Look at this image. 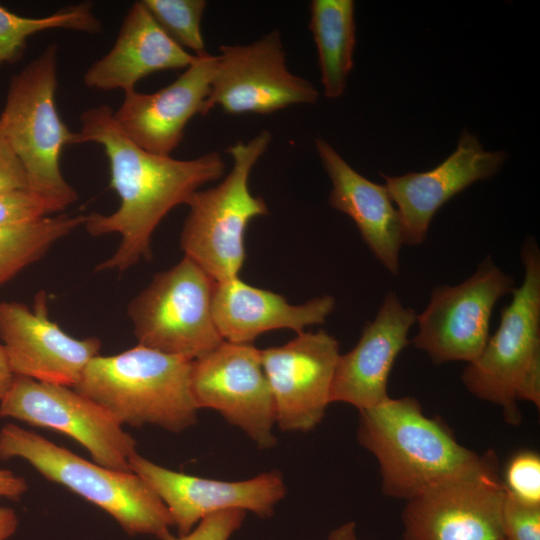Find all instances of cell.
I'll use <instances>...</instances> for the list:
<instances>
[{
	"mask_svg": "<svg viewBox=\"0 0 540 540\" xmlns=\"http://www.w3.org/2000/svg\"><path fill=\"white\" fill-rule=\"evenodd\" d=\"M57 50L56 44L48 45L13 75L0 132L23 166L28 188L64 210L78 198L60 167L62 150L76 144V132L62 121L56 106Z\"/></svg>",
	"mask_w": 540,
	"mask_h": 540,
	"instance_id": "obj_6",
	"label": "cell"
},
{
	"mask_svg": "<svg viewBox=\"0 0 540 540\" xmlns=\"http://www.w3.org/2000/svg\"><path fill=\"white\" fill-rule=\"evenodd\" d=\"M18 517L15 511L8 507H0V540H7L18 527Z\"/></svg>",
	"mask_w": 540,
	"mask_h": 540,
	"instance_id": "obj_33",
	"label": "cell"
},
{
	"mask_svg": "<svg viewBox=\"0 0 540 540\" xmlns=\"http://www.w3.org/2000/svg\"><path fill=\"white\" fill-rule=\"evenodd\" d=\"M271 140V132L262 130L247 142L229 146L230 172L216 186L196 191L186 204L189 213L181 232V249L215 282L239 277L246 256L247 226L253 218L268 213L265 201L251 193L249 177Z\"/></svg>",
	"mask_w": 540,
	"mask_h": 540,
	"instance_id": "obj_7",
	"label": "cell"
},
{
	"mask_svg": "<svg viewBox=\"0 0 540 540\" xmlns=\"http://www.w3.org/2000/svg\"><path fill=\"white\" fill-rule=\"evenodd\" d=\"M196 55L178 45L136 1L127 11L112 48L84 73L85 86L124 93L159 71L186 69Z\"/></svg>",
	"mask_w": 540,
	"mask_h": 540,
	"instance_id": "obj_20",
	"label": "cell"
},
{
	"mask_svg": "<svg viewBox=\"0 0 540 540\" xmlns=\"http://www.w3.org/2000/svg\"><path fill=\"white\" fill-rule=\"evenodd\" d=\"M28 490L26 480L10 470L0 469V497L19 499Z\"/></svg>",
	"mask_w": 540,
	"mask_h": 540,
	"instance_id": "obj_32",
	"label": "cell"
},
{
	"mask_svg": "<svg viewBox=\"0 0 540 540\" xmlns=\"http://www.w3.org/2000/svg\"><path fill=\"white\" fill-rule=\"evenodd\" d=\"M113 112L107 105L84 111L76 144L101 145L109 161L110 187L120 205L109 215H86L84 226L95 237L120 235L118 248L96 271L123 272L141 259H150L152 234L161 220L176 206L187 204L200 187L220 179L226 165L217 152L189 160L150 153L124 134Z\"/></svg>",
	"mask_w": 540,
	"mask_h": 540,
	"instance_id": "obj_1",
	"label": "cell"
},
{
	"mask_svg": "<svg viewBox=\"0 0 540 540\" xmlns=\"http://www.w3.org/2000/svg\"><path fill=\"white\" fill-rule=\"evenodd\" d=\"M164 30L182 48L194 55L207 53L201 31V20L207 2L204 0H142Z\"/></svg>",
	"mask_w": 540,
	"mask_h": 540,
	"instance_id": "obj_26",
	"label": "cell"
},
{
	"mask_svg": "<svg viewBox=\"0 0 540 540\" xmlns=\"http://www.w3.org/2000/svg\"><path fill=\"white\" fill-rule=\"evenodd\" d=\"M85 221L86 215L59 214L26 225L0 226V286Z\"/></svg>",
	"mask_w": 540,
	"mask_h": 540,
	"instance_id": "obj_24",
	"label": "cell"
},
{
	"mask_svg": "<svg viewBox=\"0 0 540 540\" xmlns=\"http://www.w3.org/2000/svg\"><path fill=\"white\" fill-rule=\"evenodd\" d=\"M515 285L488 255L464 282L432 289L428 305L417 314L418 333L411 342L435 364L473 362L490 336L494 306Z\"/></svg>",
	"mask_w": 540,
	"mask_h": 540,
	"instance_id": "obj_11",
	"label": "cell"
},
{
	"mask_svg": "<svg viewBox=\"0 0 540 540\" xmlns=\"http://www.w3.org/2000/svg\"><path fill=\"white\" fill-rule=\"evenodd\" d=\"M503 485L515 499L540 506V456L530 450L519 451L506 464Z\"/></svg>",
	"mask_w": 540,
	"mask_h": 540,
	"instance_id": "obj_28",
	"label": "cell"
},
{
	"mask_svg": "<svg viewBox=\"0 0 540 540\" xmlns=\"http://www.w3.org/2000/svg\"><path fill=\"white\" fill-rule=\"evenodd\" d=\"M417 313L405 307L395 292H388L355 347L340 355L331 387L330 401L344 402L359 411L389 398L388 377L401 351L410 343L408 334Z\"/></svg>",
	"mask_w": 540,
	"mask_h": 540,
	"instance_id": "obj_19",
	"label": "cell"
},
{
	"mask_svg": "<svg viewBox=\"0 0 540 540\" xmlns=\"http://www.w3.org/2000/svg\"><path fill=\"white\" fill-rule=\"evenodd\" d=\"M28 187L19 159L0 132V191Z\"/></svg>",
	"mask_w": 540,
	"mask_h": 540,
	"instance_id": "obj_31",
	"label": "cell"
},
{
	"mask_svg": "<svg viewBox=\"0 0 540 540\" xmlns=\"http://www.w3.org/2000/svg\"><path fill=\"white\" fill-rule=\"evenodd\" d=\"M309 8L324 95L336 99L345 92L354 65L355 4L352 0H313Z\"/></svg>",
	"mask_w": 540,
	"mask_h": 540,
	"instance_id": "obj_23",
	"label": "cell"
},
{
	"mask_svg": "<svg viewBox=\"0 0 540 540\" xmlns=\"http://www.w3.org/2000/svg\"><path fill=\"white\" fill-rule=\"evenodd\" d=\"M216 56H196L173 82L153 93H124L113 112L118 127L136 145L158 155L170 156L179 146L185 127L196 115L207 114V100Z\"/></svg>",
	"mask_w": 540,
	"mask_h": 540,
	"instance_id": "obj_18",
	"label": "cell"
},
{
	"mask_svg": "<svg viewBox=\"0 0 540 540\" xmlns=\"http://www.w3.org/2000/svg\"><path fill=\"white\" fill-rule=\"evenodd\" d=\"M129 467L165 504L179 535L190 532L204 517L228 509L269 518L286 495L283 477L277 470L247 480L222 481L165 468L137 452L129 458Z\"/></svg>",
	"mask_w": 540,
	"mask_h": 540,
	"instance_id": "obj_15",
	"label": "cell"
},
{
	"mask_svg": "<svg viewBox=\"0 0 540 540\" xmlns=\"http://www.w3.org/2000/svg\"><path fill=\"white\" fill-rule=\"evenodd\" d=\"M52 29L97 34L102 30V23L88 1L37 18L18 15L0 4V67L20 60L31 36Z\"/></svg>",
	"mask_w": 540,
	"mask_h": 540,
	"instance_id": "obj_25",
	"label": "cell"
},
{
	"mask_svg": "<svg viewBox=\"0 0 540 540\" xmlns=\"http://www.w3.org/2000/svg\"><path fill=\"white\" fill-rule=\"evenodd\" d=\"M22 458L58 483L108 513L129 535L160 540L174 526L157 494L132 471L87 461L43 436L10 423L0 430V459Z\"/></svg>",
	"mask_w": 540,
	"mask_h": 540,
	"instance_id": "obj_5",
	"label": "cell"
},
{
	"mask_svg": "<svg viewBox=\"0 0 540 540\" xmlns=\"http://www.w3.org/2000/svg\"><path fill=\"white\" fill-rule=\"evenodd\" d=\"M0 417L63 433L81 444L95 463L131 471L135 439L106 409L72 387L15 375L0 401Z\"/></svg>",
	"mask_w": 540,
	"mask_h": 540,
	"instance_id": "obj_10",
	"label": "cell"
},
{
	"mask_svg": "<svg viewBox=\"0 0 540 540\" xmlns=\"http://www.w3.org/2000/svg\"><path fill=\"white\" fill-rule=\"evenodd\" d=\"M315 148L332 183L331 207L354 221L375 258L397 276L403 245L401 224L386 187L354 170L323 138L315 139Z\"/></svg>",
	"mask_w": 540,
	"mask_h": 540,
	"instance_id": "obj_21",
	"label": "cell"
},
{
	"mask_svg": "<svg viewBox=\"0 0 540 540\" xmlns=\"http://www.w3.org/2000/svg\"><path fill=\"white\" fill-rule=\"evenodd\" d=\"M334 306L330 295L292 305L282 295L251 286L239 277L216 282L212 300L214 322L222 339L241 344H251L275 329L299 334L308 326L324 323Z\"/></svg>",
	"mask_w": 540,
	"mask_h": 540,
	"instance_id": "obj_22",
	"label": "cell"
},
{
	"mask_svg": "<svg viewBox=\"0 0 540 540\" xmlns=\"http://www.w3.org/2000/svg\"><path fill=\"white\" fill-rule=\"evenodd\" d=\"M215 284L186 256L155 275L128 306L138 344L190 360L219 346L224 340L212 312Z\"/></svg>",
	"mask_w": 540,
	"mask_h": 540,
	"instance_id": "obj_8",
	"label": "cell"
},
{
	"mask_svg": "<svg viewBox=\"0 0 540 540\" xmlns=\"http://www.w3.org/2000/svg\"><path fill=\"white\" fill-rule=\"evenodd\" d=\"M357 439L379 463L383 493L406 501L480 455L461 445L439 419L427 417L410 396L359 411Z\"/></svg>",
	"mask_w": 540,
	"mask_h": 540,
	"instance_id": "obj_3",
	"label": "cell"
},
{
	"mask_svg": "<svg viewBox=\"0 0 540 540\" xmlns=\"http://www.w3.org/2000/svg\"><path fill=\"white\" fill-rule=\"evenodd\" d=\"M191 391L198 409L215 410L260 449L276 445L275 409L261 349L223 341L193 360Z\"/></svg>",
	"mask_w": 540,
	"mask_h": 540,
	"instance_id": "obj_13",
	"label": "cell"
},
{
	"mask_svg": "<svg viewBox=\"0 0 540 540\" xmlns=\"http://www.w3.org/2000/svg\"><path fill=\"white\" fill-rule=\"evenodd\" d=\"M219 51L207 113L219 106L231 115H265L319 97L311 82L288 69L278 30L249 44L221 45Z\"/></svg>",
	"mask_w": 540,
	"mask_h": 540,
	"instance_id": "obj_12",
	"label": "cell"
},
{
	"mask_svg": "<svg viewBox=\"0 0 540 540\" xmlns=\"http://www.w3.org/2000/svg\"><path fill=\"white\" fill-rule=\"evenodd\" d=\"M0 339L15 375L72 388L101 348L100 339L72 337L50 320L44 291L32 308L0 302Z\"/></svg>",
	"mask_w": 540,
	"mask_h": 540,
	"instance_id": "obj_16",
	"label": "cell"
},
{
	"mask_svg": "<svg viewBox=\"0 0 540 540\" xmlns=\"http://www.w3.org/2000/svg\"><path fill=\"white\" fill-rule=\"evenodd\" d=\"M524 279L502 308L497 331L461 379L475 397L499 405L509 424L521 423L517 402L540 407V250L526 237L520 250Z\"/></svg>",
	"mask_w": 540,
	"mask_h": 540,
	"instance_id": "obj_4",
	"label": "cell"
},
{
	"mask_svg": "<svg viewBox=\"0 0 540 540\" xmlns=\"http://www.w3.org/2000/svg\"><path fill=\"white\" fill-rule=\"evenodd\" d=\"M505 496L497 455L488 450L407 500L403 540H505Z\"/></svg>",
	"mask_w": 540,
	"mask_h": 540,
	"instance_id": "obj_9",
	"label": "cell"
},
{
	"mask_svg": "<svg viewBox=\"0 0 540 540\" xmlns=\"http://www.w3.org/2000/svg\"><path fill=\"white\" fill-rule=\"evenodd\" d=\"M502 527L505 540H540V506L525 504L506 492Z\"/></svg>",
	"mask_w": 540,
	"mask_h": 540,
	"instance_id": "obj_29",
	"label": "cell"
},
{
	"mask_svg": "<svg viewBox=\"0 0 540 540\" xmlns=\"http://www.w3.org/2000/svg\"><path fill=\"white\" fill-rule=\"evenodd\" d=\"M339 356L338 341L322 329L261 350L280 430L307 432L321 422Z\"/></svg>",
	"mask_w": 540,
	"mask_h": 540,
	"instance_id": "obj_14",
	"label": "cell"
},
{
	"mask_svg": "<svg viewBox=\"0 0 540 540\" xmlns=\"http://www.w3.org/2000/svg\"><path fill=\"white\" fill-rule=\"evenodd\" d=\"M14 377L4 346L0 344V401L10 388Z\"/></svg>",
	"mask_w": 540,
	"mask_h": 540,
	"instance_id": "obj_34",
	"label": "cell"
},
{
	"mask_svg": "<svg viewBox=\"0 0 540 540\" xmlns=\"http://www.w3.org/2000/svg\"><path fill=\"white\" fill-rule=\"evenodd\" d=\"M193 360L138 344L94 357L73 387L121 425H155L179 433L196 423L191 391Z\"/></svg>",
	"mask_w": 540,
	"mask_h": 540,
	"instance_id": "obj_2",
	"label": "cell"
},
{
	"mask_svg": "<svg viewBox=\"0 0 540 540\" xmlns=\"http://www.w3.org/2000/svg\"><path fill=\"white\" fill-rule=\"evenodd\" d=\"M63 209L28 187L0 191V226H21L36 222Z\"/></svg>",
	"mask_w": 540,
	"mask_h": 540,
	"instance_id": "obj_27",
	"label": "cell"
},
{
	"mask_svg": "<svg viewBox=\"0 0 540 540\" xmlns=\"http://www.w3.org/2000/svg\"><path fill=\"white\" fill-rule=\"evenodd\" d=\"M245 516L246 511L241 509L219 511L201 519L187 534L173 536L168 532L161 540H229Z\"/></svg>",
	"mask_w": 540,
	"mask_h": 540,
	"instance_id": "obj_30",
	"label": "cell"
},
{
	"mask_svg": "<svg viewBox=\"0 0 540 540\" xmlns=\"http://www.w3.org/2000/svg\"><path fill=\"white\" fill-rule=\"evenodd\" d=\"M506 157L502 150L486 151L475 135L464 130L455 151L435 168L400 176L381 173L396 204L403 245L423 243L437 211L471 184L495 175Z\"/></svg>",
	"mask_w": 540,
	"mask_h": 540,
	"instance_id": "obj_17",
	"label": "cell"
},
{
	"mask_svg": "<svg viewBox=\"0 0 540 540\" xmlns=\"http://www.w3.org/2000/svg\"><path fill=\"white\" fill-rule=\"evenodd\" d=\"M327 540H358L355 523L349 521L333 529Z\"/></svg>",
	"mask_w": 540,
	"mask_h": 540,
	"instance_id": "obj_35",
	"label": "cell"
}]
</instances>
